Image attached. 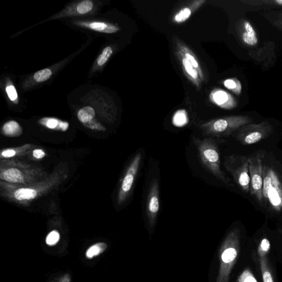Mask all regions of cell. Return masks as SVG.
I'll return each instance as SVG.
<instances>
[{"label":"cell","instance_id":"1","mask_svg":"<svg viewBox=\"0 0 282 282\" xmlns=\"http://www.w3.org/2000/svg\"><path fill=\"white\" fill-rule=\"evenodd\" d=\"M193 143L205 169L227 186L233 187L230 179L221 169L220 151L217 141L211 137H206L203 140L195 137Z\"/></svg>","mask_w":282,"mask_h":282},{"label":"cell","instance_id":"2","mask_svg":"<svg viewBox=\"0 0 282 282\" xmlns=\"http://www.w3.org/2000/svg\"><path fill=\"white\" fill-rule=\"evenodd\" d=\"M253 123L254 120L249 116L234 115L206 122L200 126V129L206 135L221 138L229 136L243 126Z\"/></svg>","mask_w":282,"mask_h":282},{"label":"cell","instance_id":"3","mask_svg":"<svg viewBox=\"0 0 282 282\" xmlns=\"http://www.w3.org/2000/svg\"><path fill=\"white\" fill-rule=\"evenodd\" d=\"M263 205H267L273 212L282 209V182L277 172L268 166H264Z\"/></svg>","mask_w":282,"mask_h":282},{"label":"cell","instance_id":"4","mask_svg":"<svg viewBox=\"0 0 282 282\" xmlns=\"http://www.w3.org/2000/svg\"><path fill=\"white\" fill-rule=\"evenodd\" d=\"M104 1L94 0H82L74 2L56 15L50 17L47 21L54 19H69L87 18L99 14V11L104 6Z\"/></svg>","mask_w":282,"mask_h":282},{"label":"cell","instance_id":"5","mask_svg":"<svg viewBox=\"0 0 282 282\" xmlns=\"http://www.w3.org/2000/svg\"><path fill=\"white\" fill-rule=\"evenodd\" d=\"M223 164L241 190L245 193L250 192V178L247 157L245 155L231 154L225 158Z\"/></svg>","mask_w":282,"mask_h":282},{"label":"cell","instance_id":"6","mask_svg":"<svg viewBox=\"0 0 282 282\" xmlns=\"http://www.w3.org/2000/svg\"><path fill=\"white\" fill-rule=\"evenodd\" d=\"M263 153L257 152L247 157L250 178V193L260 204L263 205Z\"/></svg>","mask_w":282,"mask_h":282},{"label":"cell","instance_id":"7","mask_svg":"<svg viewBox=\"0 0 282 282\" xmlns=\"http://www.w3.org/2000/svg\"><path fill=\"white\" fill-rule=\"evenodd\" d=\"M273 126L264 121L259 124H250L243 126L234 132V137L243 145L256 144L267 138L273 133Z\"/></svg>","mask_w":282,"mask_h":282},{"label":"cell","instance_id":"8","mask_svg":"<svg viewBox=\"0 0 282 282\" xmlns=\"http://www.w3.org/2000/svg\"><path fill=\"white\" fill-rule=\"evenodd\" d=\"M78 54L79 52L75 53L71 57L66 58L56 65L40 70L32 75H28L21 84L20 90L22 91L31 90L33 88L48 82L57 73L58 71L61 70L62 67L68 64L69 61Z\"/></svg>","mask_w":282,"mask_h":282},{"label":"cell","instance_id":"9","mask_svg":"<svg viewBox=\"0 0 282 282\" xmlns=\"http://www.w3.org/2000/svg\"><path fill=\"white\" fill-rule=\"evenodd\" d=\"M142 161V153L138 152L133 158L131 163L126 172L122 182L121 190L119 193L120 202L124 201L131 192L135 181Z\"/></svg>","mask_w":282,"mask_h":282},{"label":"cell","instance_id":"10","mask_svg":"<svg viewBox=\"0 0 282 282\" xmlns=\"http://www.w3.org/2000/svg\"><path fill=\"white\" fill-rule=\"evenodd\" d=\"M159 189L158 180L154 179L150 185L147 196L146 213L151 226H153L159 210Z\"/></svg>","mask_w":282,"mask_h":282},{"label":"cell","instance_id":"11","mask_svg":"<svg viewBox=\"0 0 282 282\" xmlns=\"http://www.w3.org/2000/svg\"><path fill=\"white\" fill-rule=\"evenodd\" d=\"M236 28L239 40L246 47L253 48L258 44V35L249 20L245 19H240Z\"/></svg>","mask_w":282,"mask_h":282},{"label":"cell","instance_id":"12","mask_svg":"<svg viewBox=\"0 0 282 282\" xmlns=\"http://www.w3.org/2000/svg\"><path fill=\"white\" fill-rule=\"evenodd\" d=\"M174 50L175 56L179 61L181 68H182L184 75L188 81L195 86L197 90H200L203 81H202L199 73L193 67L191 63L185 57L179 49L174 46Z\"/></svg>","mask_w":282,"mask_h":282},{"label":"cell","instance_id":"13","mask_svg":"<svg viewBox=\"0 0 282 282\" xmlns=\"http://www.w3.org/2000/svg\"><path fill=\"white\" fill-rule=\"evenodd\" d=\"M174 46L179 49L182 52L183 56L187 59L191 63V64L199 73L200 77L203 82L207 81V75L205 73V71L201 62L197 58L196 54L188 46L184 43L177 37H173Z\"/></svg>","mask_w":282,"mask_h":282},{"label":"cell","instance_id":"14","mask_svg":"<svg viewBox=\"0 0 282 282\" xmlns=\"http://www.w3.org/2000/svg\"><path fill=\"white\" fill-rule=\"evenodd\" d=\"M114 52L115 48L113 45L108 44L104 46L91 67L89 78L94 77V75L102 72L109 61L111 60Z\"/></svg>","mask_w":282,"mask_h":282},{"label":"cell","instance_id":"15","mask_svg":"<svg viewBox=\"0 0 282 282\" xmlns=\"http://www.w3.org/2000/svg\"><path fill=\"white\" fill-rule=\"evenodd\" d=\"M209 99L211 102L223 109L230 110L237 106V101L228 92L221 89H216L210 93Z\"/></svg>","mask_w":282,"mask_h":282},{"label":"cell","instance_id":"16","mask_svg":"<svg viewBox=\"0 0 282 282\" xmlns=\"http://www.w3.org/2000/svg\"><path fill=\"white\" fill-rule=\"evenodd\" d=\"M38 123L41 126L48 129L62 132H66L69 129L70 126L68 122L49 117H45L40 119L39 120Z\"/></svg>","mask_w":282,"mask_h":282},{"label":"cell","instance_id":"17","mask_svg":"<svg viewBox=\"0 0 282 282\" xmlns=\"http://www.w3.org/2000/svg\"><path fill=\"white\" fill-rule=\"evenodd\" d=\"M206 1H197L193 2L192 5L188 7H185L180 10L174 17L173 20L176 23H182L189 19L194 12L200 8Z\"/></svg>","mask_w":282,"mask_h":282},{"label":"cell","instance_id":"18","mask_svg":"<svg viewBox=\"0 0 282 282\" xmlns=\"http://www.w3.org/2000/svg\"><path fill=\"white\" fill-rule=\"evenodd\" d=\"M241 2L247 6L269 9L282 8V0H242Z\"/></svg>","mask_w":282,"mask_h":282},{"label":"cell","instance_id":"19","mask_svg":"<svg viewBox=\"0 0 282 282\" xmlns=\"http://www.w3.org/2000/svg\"><path fill=\"white\" fill-rule=\"evenodd\" d=\"M2 179L12 183H23L24 182L22 172L16 168H10L2 172Z\"/></svg>","mask_w":282,"mask_h":282},{"label":"cell","instance_id":"20","mask_svg":"<svg viewBox=\"0 0 282 282\" xmlns=\"http://www.w3.org/2000/svg\"><path fill=\"white\" fill-rule=\"evenodd\" d=\"M2 132L8 137H19L22 133V129L18 122L12 120L7 122L2 128Z\"/></svg>","mask_w":282,"mask_h":282},{"label":"cell","instance_id":"21","mask_svg":"<svg viewBox=\"0 0 282 282\" xmlns=\"http://www.w3.org/2000/svg\"><path fill=\"white\" fill-rule=\"evenodd\" d=\"M95 115V109L90 105L82 107L77 113V118L83 124L94 120Z\"/></svg>","mask_w":282,"mask_h":282},{"label":"cell","instance_id":"22","mask_svg":"<svg viewBox=\"0 0 282 282\" xmlns=\"http://www.w3.org/2000/svg\"><path fill=\"white\" fill-rule=\"evenodd\" d=\"M262 15L273 27L282 32V11L265 12Z\"/></svg>","mask_w":282,"mask_h":282},{"label":"cell","instance_id":"23","mask_svg":"<svg viewBox=\"0 0 282 282\" xmlns=\"http://www.w3.org/2000/svg\"><path fill=\"white\" fill-rule=\"evenodd\" d=\"M5 94L10 103L14 105L19 103L18 92L11 79H7L5 82Z\"/></svg>","mask_w":282,"mask_h":282},{"label":"cell","instance_id":"24","mask_svg":"<svg viewBox=\"0 0 282 282\" xmlns=\"http://www.w3.org/2000/svg\"><path fill=\"white\" fill-rule=\"evenodd\" d=\"M37 195V191L31 188H20L15 193V196L16 199L20 201L32 200L35 199Z\"/></svg>","mask_w":282,"mask_h":282},{"label":"cell","instance_id":"25","mask_svg":"<svg viewBox=\"0 0 282 282\" xmlns=\"http://www.w3.org/2000/svg\"><path fill=\"white\" fill-rule=\"evenodd\" d=\"M225 87L237 95L241 94L242 86L241 82L237 78H229L225 80L223 82Z\"/></svg>","mask_w":282,"mask_h":282},{"label":"cell","instance_id":"26","mask_svg":"<svg viewBox=\"0 0 282 282\" xmlns=\"http://www.w3.org/2000/svg\"><path fill=\"white\" fill-rule=\"evenodd\" d=\"M107 245L103 243H100L92 246L86 252V256L88 259H92L94 257L102 254L107 249Z\"/></svg>","mask_w":282,"mask_h":282},{"label":"cell","instance_id":"27","mask_svg":"<svg viewBox=\"0 0 282 282\" xmlns=\"http://www.w3.org/2000/svg\"><path fill=\"white\" fill-rule=\"evenodd\" d=\"M188 117L186 112L180 110L175 113L173 117V123L176 126H180L186 124Z\"/></svg>","mask_w":282,"mask_h":282},{"label":"cell","instance_id":"28","mask_svg":"<svg viewBox=\"0 0 282 282\" xmlns=\"http://www.w3.org/2000/svg\"><path fill=\"white\" fill-rule=\"evenodd\" d=\"M237 255V252L236 250L233 249V248H229V249H226L223 252L222 259L223 262L225 263H229L236 258Z\"/></svg>","mask_w":282,"mask_h":282},{"label":"cell","instance_id":"29","mask_svg":"<svg viewBox=\"0 0 282 282\" xmlns=\"http://www.w3.org/2000/svg\"><path fill=\"white\" fill-rule=\"evenodd\" d=\"M60 234L57 231L54 230L52 231L46 238V242L48 245L53 246L56 245L59 241Z\"/></svg>","mask_w":282,"mask_h":282},{"label":"cell","instance_id":"30","mask_svg":"<svg viewBox=\"0 0 282 282\" xmlns=\"http://www.w3.org/2000/svg\"><path fill=\"white\" fill-rule=\"evenodd\" d=\"M83 125H85L86 127L92 130H98V131H105V130L103 125H101L99 122L94 119L89 122V123Z\"/></svg>","mask_w":282,"mask_h":282},{"label":"cell","instance_id":"31","mask_svg":"<svg viewBox=\"0 0 282 282\" xmlns=\"http://www.w3.org/2000/svg\"><path fill=\"white\" fill-rule=\"evenodd\" d=\"M16 151L14 150H7L2 152V156L5 158H10L15 156Z\"/></svg>","mask_w":282,"mask_h":282},{"label":"cell","instance_id":"32","mask_svg":"<svg viewBox=\"0 0 282 282\" xmlns=\"http://www.w3.org/2000/svg\"><path fill=\"white\" fill-rule=\"evenodd\" d=\"M33 154V156L37 159L43 158L45 155L44 151L40 149L34 150Z\"/></svg>","mask_w":282,"mask_h":282},{"label":"cell","instance_id":"33","mask_svg":"<svg viewBox=\"0 0 282 282\" xmlns=\"http://www.w3.org/2000/svg\"><path fill=\"white\" fill-rule=\"evenodd\" d=\"M262 247L263 251H267L270 247V243L267 239H263L262 242Z\"/></svg>","mask_w":282,"mask_h":282},{"label":"cell","instance_id":"34","mask_svg":"<svg viewBox=\"0 0 282 282\" xmlns=\"http://www.w3.org/2000/svg\"><path fill=\"white\" fill-rule=\"evenodd\" d=\"M264 282H273L270 273L266 272L263 275Z\"/></svg>","mask_w":282,"mask_h":282},{"label":"cell","instance_id":"35","mask_svg":"<svg viewBox=\"0 0 282 282\" xmlns=\"http://www.w3.org/2000/svg\"><path fill=\"white\" fill-rule=\"evenodd\" d=\"M244 282H257L252 277H248Z\"/></svg>","mask_w":282,"mask_h":282}]
</instances>
